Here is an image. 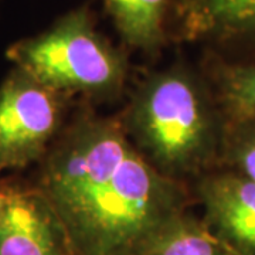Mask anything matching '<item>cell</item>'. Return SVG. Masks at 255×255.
Here are the masks:
<instances>
[{"instance_id":"7","label":"cell","mask_w":255,"mask_h":255,"mask_svg":"<svg viewBox=\"0 0 255 255\" xmlns=\"http://www.w3.org/2000/svg\"><path fill=\"white\" fill-rule=\"evenodd\" d=\"M174 10L184 40L255 46V0H176Z\"/></svg>"},{"instance_id":"11","label":"cell","mask_w":255,"mask_h":255,"mask_svg":"<svg viewBox=\"0 0 255 255\" xmlns=\"http://www.w3.org/2000/svg\"><path fill=\"white\" fill-rule=\"evenodd\" d=\"M219 167L255 183V119L226 124Z\"/></svg>"},{"instance_id":"2","label":"cell","mask_w":255,"mask_h":255,"mask_svg":"<svg viewBox=\"0 0 255 255\" xmlns=\"http://www.w3.org/2000/svg\"><path fill=\"white\" fill-rule=\"evenodd\" d=\"M119 119L146 160L172 180L187 184L219 167L226 121L204 75L186 65L147 75Z\"/></svg>"},{"instance_id":"1","label":"cell","mask_w":255,"mask_h":255,"mask_svg":"<svg viewBox=\"0 0 255 255\" xmlns=\"http://www.w3.org/2000/svg\"><path fill=\"white\" fill-rule=\"evenodd\" d=\"M34 184L78 255H140L191 203L189 186L157 172L121 119L90 111L65 125L40 162Z\"/></svg>"},{"instance_id":"5","label":"cell","mask_w":255,"mask_h":255,"mask_svg":"<svg viewBox=\"0 0 255 255\" xmlns=\"http://www.w3.org/2000/svg\"><path fill=\"white\" fill-rule=\"evenodd\" d=\"M0 255H78L51 203L36 184L3 183Z\"/></svg>"},{"instance_id":"10","label":"cell","mask_w":255,"mask_h":255,"mask_svg":"<svg viewBox=\"0 0 255 255\" xmlns=\"http://www.w3.org/2000/svg\"><path fill=\"white\" fill-rule=\"evenodd\" d=\"M140 255H236L189 211L164 226Z\"/></svg>"},{"instance_id":"4","label":"cell","mask_w":255,"mask_h":255,"mask_svg":"<svg viewBox=\"0 0 255 255\" xmlns=\"http://www.w3.org/2000/svg\"><path fill=\"white\" fill-rule=\"evenodd\" d=\"M68 97L13 68L0 85V172L40 163L65 128Z\"/></svg>"},{"instance_id":"8","label":"cell","mask_w":255,"mask_h":255,"mask_svg":"<svg viewBox=\"0 0 255 255\" xmlns=\"http://www.w3.org/2000/svg\"><path fill=\"white\" fill-rule=\"evenodd\" d=\"M170 0H104L127 46L156 54L166 43L164 20Z\"/></svg>"},{"instance_id":"6","label":"cell","mask_w":255,"mask_h":255,"mask_svg":"<svg viewBox=\"0 0 255 255\" xmlns=\"http://www.w3.org/2000/svg\"><path fill=\"white\" fill-rule=\"evenodd\" d=\"M203 221L236 255H255V183L217 167L196 180Z\"/></svg>"},{"instance_id":"9","label":"cell","mask_w":255,"mask_h":255,"mask_svg":"<svg viewBox=\"0 0 255 255\" xmlns=\"http://www.w3.org/2000/svg\"><path fill=\"white\" fill-rule=\"evenodd\" d=\"M204 78L226 124L255 119V60L231 61L214 57Z\"/></svg>"},{"instance_id":"3","label":"cell","mask_w":255,"mask_h":255,"mask_svg":"<svg viewBox=\"0 0 255 255\" xmlns=\"http://www.w3.org/2000/svg\"><path fill=\"white\" fill-rule=\"evenodd\" d=\"M14 68L71 98L111 100L128 78L127 55L97 31L87 7L68 11L40 34L11 44Z\"/></svg>"},{"instance_id":"12","label":"cell","mask_w":255,"mask_h":255,"mask_svg":"<svg viewBox=\"0 0 255 255\" xmlns=\"http://www.w3.org/2000/svg\"><path fill=\"white\" fill-rule=\"evenodd\" d=\"M3 199H4V189H3V183H0V209L3 204Z\"/></svg>"}]
</instances>
